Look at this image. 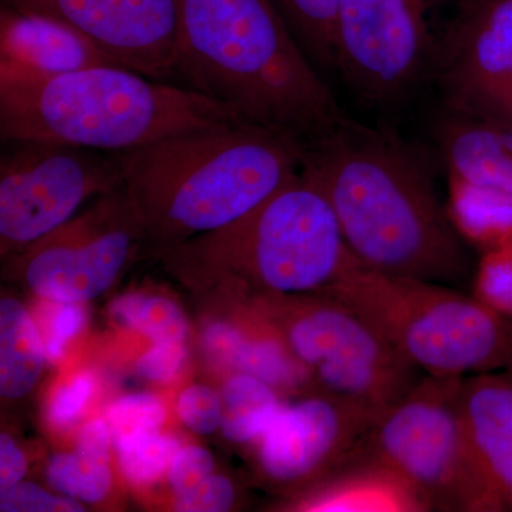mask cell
<instances>
[{
	"mask_svg": "<svg viewBox=\"0 0 512 512\" xmlns=\"http://www.w3.org/2000/svg\"><path fill=\"white\" fill-rule=\"evenodd\" d=\"M301 170L325 192L366 268L448 286L473 278L466 241L429 165L392 130L345 116L303 143Z\"/></svg>",
	"mask_w": 512,
	"mask_h": 512,
	"instance_id": "cell-1",
	"label": "cell"
},
{
	"mask_svg": "<svg viewBox=\"0 0 512 512\" xmlns=\"http://www.w3.org/2000/svg\"><path fill=\"white\" fill-rule=\"evenodd\" d=\"M175 73L239 119L302 143L346 116L274 0H181Z\"/></svg>",
	"mask_w": 512,
	"mask_h": 512,
	"instance_id": "cell-2",
	"label": "cell"
},
{
	"mask_svg": "<svg viewBox=\"0 0 512 512\" xmlns=\"http://www.w3.org/2000/svg\"><path fill=\"white\" fill-rule=\"evenodd\" d=\"M244 121L191 87L103 64L47 74L0 59V137L123 153L198 128ZM248 123V121H247Z\"/></svg>",
	"mask_w": 512,
	"mask_h": 512,
	"instance_id": "cell-3",
	"label": "cell"
},
{
	"mask_svg": "<svg viewBox=\"0 0 512 512\" xmlns=\"http://www.w3.org/2000/svg\"><path fill=\"white\" fill-rule=\"evenodd\" d=\"M116 156L137 217L161 235H183L218 231L261 207L301 171L303 143L235 121Z\"/></svg>",
	"mask_w": 512,
	"mask_h": 512,
	"instance_id": "cell-4",
	"label": "cell"
},
{
	"mask_svg": "<svg viewBox=\"0 0 512 512\" xmlns=\"http://www.w3.org/2000/svg\"><path fill=\"white\" fill-rule=\"evenodd\" d=\"M325 292L372 323L424 375L467 377L512 367V318L476 295L362 264Z\"/></svg>",
	"mask_w": 512,
	"mask_h": 512,
	"instance_id": "cell-5",
	"label": "cell"
},
{
	"mask_svg": "<svg viewBox=\"0 0 512 512\" xmlns=\"http://www.w3.org/2000/svg\"><path fill=\"white\" fill-rule=\"evenodd\" d=\"M461 379L424 376L377 416L356 456L399 478L424 511L503 512L468 436Z\"/></svg>",
	"mask_w": 512,
	"mask_h": 512,
	"instance_id": "cell-6",
	"label": "cell"
},
{
	"mask_svg": "<svg viewBox=\"0 0 512 512\" xmlns=\"http://www.w3.org/2000/svg\"><path fill=\"white\" fill-rule=\"evenodd\" d=\"M218 232L212 251L248 262L266 288L282 295L328 291L362 264L325 192L302 170L261 207Z\"/></svg>",
	"mask_w": 512,
	"mask_h": 512,
	"instance_id": "cell-7",
	"label": "cell"
},
{
	"mask_svg": "<svg viewBox=\"0 0 512 512\" xmlns=\"http://www.w3.org/2000/svg\"><path fill=\"white\" fill-rule=\"evenodd\" d=\"M450 0H340L333 69L375 106L431 82Z\"/></svg>",
	"mask_w": 512,
	"mask_h": 512,
	"instance_id": "cell-8",
	"label": "cell"
},
{
	"mask_svg": "<svg viewBox=\"0 0 512 512\" xmlns=\"http://www.w3.org/2000/svg\"><path fill=\"white\" fill-rule=\"evenodd\" d=\"M286 348L323 394L377 417L424 373L382 333L333 296L284 311Z\"/></svg>",
	"mask_w": 512,
	"mask_h": 512,
	"instance_id": "cell-9",
	"label": "cell"
},
{
	"mask_svg": "<svg viewBox=\"0 0 512 512\" xmlns=\"http://www.w3.org/2000/svg\"><path fill=\"white\" fill-rule=\"evenodd\" d=\"M0 160V235L26 245L62 227L90 194L123 184L116 153L16 141Z\"/></svg>",
	"mask_w": 512,
	"mask_h": 512,
	"instance_id": "cell-10",
	"label": "cell"
},
{
	"mask_svg": "<svg viewBox=\"0 0 512 512\" xmlns=\"http://www.w3.org/2000/svg\"><path fill=\"white\" fill-rule=\"evenodd\" d=\"M430 83L443 107L505 120L512 107V0H451Z\"/></svg>",
	"mask_w": 512,
	"mask_h": 512,
	"instance_id": "cell-11",
	"label": "cell"
},
{
	"mask_svg": "<svg viewBox=\"0 0 512 512\" xmlns=\"http://www.w3.org/2000/svg\"><path fill=\"white\" fill-rule=\"evenodd\" d=\"M66 23L117 66L154 80L175 73L181 0H6Z\"/></svg>",
	"mask_w": 512,
	"mask_h": 512,
	"instance_id": "cell-12",
	"label": "cell"
},
{
	"mask_svg": "<svg viewBox=\"0 0 512 512\" xmlns=\"http://www.w3.org/2000/svg\"><path fill=\"white\" fill-rule=\"evenodd\" d=\"M376 419L328 394L282 406L259 437L262 470L279 484L332 476L352 460Z\"/></svg>",
	"mask_w": 512,
	"mask_h": 512,
	"instance_id": "cell-13",
	"label": "cell"
},
{
	"mask_svg": "<svg viewBox=\"0 0 512 512\" xmlns=\"http://www.w3.org/2000/svg\"><path fill=\"white\" fill-rule=\"evenodd\" d=\"M133 231V229H131ZM123 225L103 229L79 227L53 239L30 256V288L52 302L82 303L113 284L133 248V232Z\"/></svg>",
	"mask_w": 512,
	"mask_h": 512,
	"instance_id": "cell-14",
	"label": "cell"
},
{
	"mask_svg": "<svg viewBox=\"0 0 512 512\" xmlns=\"http://www.w3.org/2000/svg\"><path fill=\"white\" fill-rule=\"evenodd\" d=\"M458 400L485 476L512 511V367L463 377Z\"/></svg>",
	"mask_w": 512,
	"mask_h": 512,
	"instance_id": "cell-15",
	"label": "cell"
},
{
	"mask_svg": "<svg viewBox=\"0 0 512 512\" xmlns=\"http://www.w3.org/2000/svg\"><path fill=\"white\" fill-rule=\"evenodd\" d=\"M0 59L47 74L114 64L66 23L13 9L3 10L0 18Z\"/></svg>",
	"mask_w": 512,
	"mask_h": 512,
	"instance_id": "cell-16",
	"label": "cell"
},
{
	"mask_svg": "<svg viewBox=\"0 0 512 512\" xmlns=\"http://www.w3.org/2000/svg\"><path fill=\"white\" fill-rule=\"evenodd\" d=\"M45 342L35 320L13 299L0 302V393L8 399L35 387L45 365Z\"/></svg>",
	"mask_w": 512,
	"mask_h": 512,
	"instance_id": "cell-17",
	"label": "cell"
},
{
	"mask_svg": "<svg viewBox=\"0 0 512 512\" xmlns=\"http://www.w3.org/2000/svg\"><path fill=\"white\" fill-rule=\"evenodd\" d=\"M271 384L251 375H237L229 379L222 392L221 429L228 440L259 439L271 426L284 404Z\"/></svg>",
	"mask_w": 512,
	"mask_h": 512,
	"instance_id": "cell-18",
	"label": "cell"
},
{
	"mask_svg": "<svg viewBox=\"0 0 512 512\" xmlns=\"http://www.w3.org/2000/svg\"><path fill=\"white\" fill-rule=\"evenodd\" d=\"M312 62L333 69V32L340 0H276Z\"/></svg>",
	"mask_w": 512,
	"mask_h": 512,
	"instance_id": "cell-19",
	"label": "cell"
},
{
	"mask_svg": "<svg viewBox=\"0 0 512 512\" xmlns=\"http://www.w3.org/2000/svg\"><path fill=\"white\" fill-rule=\"evenodd\" d=\"M111 315L128 328L157 342H184L188 325L174 302L160 296H121L111 305Z\"/></svg>",
	"mask_w": 512,
	"mask_h": 512,
	"instance_id": "cell-20",
	"label": "cell"
},
{
	"mask_svg": "<svg viewBox=\"0 0 512 512\" xmlns=\"http://www.w3.org/2000/svg\"><path fill=\"white\" fill-rule=\"evenodd\" d=\"M47 480L57 493L83 503H97L110 490L109 460L79 450L55 454L47 467Z\"/></svg>",
	"mask_w": 512,
	"mask_h": 512,
	"instance_id": "cell-21",
	"label": "cell"
},
{
	"mask_svg": "<svg viewBox=\"0 0 512 512\" xmlns=\"http://www.w3.org/2000/svg\"><path fill=\"white\" fill-rule=\"evenodd\" d=\"M107 417L114 447L120 450L134 441L160 433L165 409L153 394H128L110 407Z\"/></svg>",
	"mask_w": 512,
	"mask_h": 512,
	"instance_id": "cell-22",
	"label": "cell"
},
{
	"mask_svg": "<svg viewBox=\"0 0 512 512\" xmlns=\"http://www.w3.org/2000/svg\"><path fill=\"white\" fill-rule=\"evenodd\" d=\"M180 443L160 433L127 444L117 450L119 466L124 476L136 484H148L157 480L170 466Z\"/></svg>",
	"mask_w": 512,
	"mask_h": 512,
	"instance_id": "cell-23",
	"label": "cell"
},
{
	"mask_svg": "<svg viewBox=\"0 0 512 512\" xmlns=\"http://www.w3.org/2000/svg\"><path fill=\"white\" fill-rule=\"evenodd\" d=\"M476 296L512 318V241L484 262L476 279Z\"/></svg>",
	"mask_w": 512,
	"mask_h": 512,
	"instance_id": "cell-24",
	"label": "cell"
},
{
	"mask_svg": "<svg viewBox=\"0 0 512 512\" xmlns=\"http://www.w3.org/2000/svg\"><path fill=\"white\" fill-rule=\"evenodd\" d=\"M177 412L185 426L198 434H210L221 426V399L205 386L185 389L178 399Z\"/></svg>",
	"mask_w": 512,
	"mask_h": 512,
	"instance_id": "cell-25",
	"label": "cell"
},
{
	"mask_svg": "<svg viewBox=\"0 0 512 512\" xmlns=\"http://www.w3.org/2000/svg\"><path fill=\"white\" fill-rule=\"evenodd\" d=\"M0 511L3 512H83V505L73 498L57 497L33 483H19L2 491Z\"/></svg>",
	"mask_w": 512,
	"mask_h": 512,
	"instance_id": "cell-26",
	"label": "cell"
},
{
	"mask_svg": "<svg viewBox=\"0 0 512 512\" xmlns=\"http://www.w3.org/2000/svg\"><path fill=\"white\" fill-rule=\"evenodd\" d=\"M46 319V357L49 362L62 359L67 343L79 335L86 325V311L74 302H55Z\"/></svg>",
	"mask_w": 512,
	"mask_h": 512,
	"instance_id": "cell-27",
	"label": "cell"
},
{
	"mask_svg": "<svg viewBox=\"0 0 512 512\" xmlns=\"http://www.w3.org/2000/svg\"><path fill=\"white\" fill-rule=\"evenodd\" d=\"M93 390L94 380L89 373H79L70 382L62 384L52 397L47 413L53 426L60 429L72 426L82 416Z\"/></svg>",
	"mask_w": 512,
	"mask_h": 512,
	"instance_id": "cell-28",
	"label": "cell"
},
{
	"mask_svg": "<svg viewBox=\"0 0 512 512\" xmlns=\"http://www.w3.org/2000/svg\"><path fill=\"white\" fill-rule=\"evenodd\" d=\"M235 488L228 478L210 476L185 493L177 494L175 510L184 512H222L231 510Z\"/></svg>",
	"mask_w": 512,
	"mask_h": 512,
	"instance_id": "cell-29",
	"label": "cell"
},
{
	"mask_svg": "<svg viewBox=\"0 0 512 512\" xmlns=\"http://www.w3.org/2000/svg\"><path fill=\"white\" fill-rule=\"evenodd\" d=\"M212 468L214 460L210 451L197 446L180 448L174 454L168 471V478L175 494L185 493L210 477Z\"/></svg>",
	"mask_w": 512,
	"mask_h": 512,
	"instance_id": "cell-30",
	"label": "cell"
},
{
	"mask_svg": "<svg viewBox=\"0 0 512 512\" xmlns=\"http://www.w3.org/2000/svg\"><path fill=\"white\" fill-rule=\"evenodd\" d=\"M187 362L183 342H157L138 359L136 369L141 376L158 383H168Z\"/></svg>",
	"mask_w": 512,
	"mask_h": 512,
	"instance_id": "cell-31",
	"label": "cell"
},
{
	"mask_svg": "<svg viewBox=\"0 0 512 512\" xmlns=\"http://www.w3.org/2000/svg\"><path fill=\"white\" fill-rule=\"evenodd\" d=\"M26 458L8 434L0 436V490L5 491L19 484L25 477Z\"/></svg>",
	"mask_w": 512,
	"mask_h": 512,
	"instance_id": "cell-32",
	"label": "cell"
},
{
	"mask_svg": "<svg viewBox=\"0 0 512 512\" xmlns=\"http://www.w3.org/2000/svg\"><path fill=\"white\" fill-rule=\"evenodd\" d=\"M505 121H508V123L512 124V107H511L510 113H508L507 120H505Z\"/></svg>",
	"mask_w": 512,
	"mask_h": 512,
	"instance_id": "cell-33",
	"label": "cell"
}]
</instances>
